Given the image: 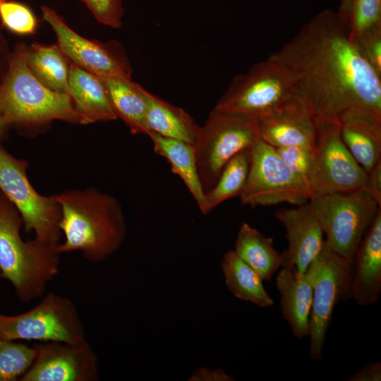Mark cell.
Here are the masks:
<instances>
[{
	"instance_id": "cell-1",
	"label": "cell",
	"mask_w": 381,
	"mask_h": 381,
	"mask_svg": "<svg viewBox=\"0 0 381 381\" xmlns=\"http://www.w3.org/2000/svg\"><path fill=\"white\" fill-rule=\"evenodd\" d=\"M315 117L360 108L381 114V75L361 54L338 13L326 8L270 56Z\"/></svg>"
},
{
	"instance_id": "cell-2",
	"label": "cell",
	"mask_w": 381,
	"mask_h": 381,
	"mask_svg": "<svg viewBox=\"0 0 381 381\" xmlns=\"http://www.w3.org/2000/svg\"><path fill=\"white\" fill-rule=\"evenodd\" d=\"M61 209L64 242L60 253L80 251L92 262H102L121 247L127 226L118 200L94 187L67 190L53 195Z\"/></svg>"
},
{
	"instance_id": "cell-3",
	"label": "cell",
	"mask_w": 381,
	"mask_h": 381,
	"mask_svg": "<svg viewBox=\"0 0 381 381\" xmlns=\"http://www.w3.org/2000/svg\"><path fill=\"white\" fill-rule=\"evenodd\" d=\"M22 217L0 191V277L13 286L18 299L28 303L40 297L47 284L59 272L57 246L36 238L24 241Z\"/></svg>"
},
{
	"instance_id": "cell-4",
	"label": "cell",
	"mask_w": 381,
	"mask_h": 381,
	"mask_svg": "<svg viewBox=\"0 0 381 381\" xmlns=\"http://www.w3.org/2000/svg\"><path fill=\"white\" fill-rule=\"evenodd\" d=\"M0 115L17 130L47 126L55 120L81 124L69 95L49 89L31 73L24 59L23 42L12 50L0 85Z\"/></svg>"
},
{
	"instance_id": "cell-5",
	"label": "cell",
	"mask_w": 381,
	"mask_h": 381,
	"mask_svg": "<svg viewBox=\"0 0 381 381\" xmlns=\"http://www.w3.org/2000/svg\"><path fill=\"white\" fill-rule=\"evenodd\" d=\"M259 138L258 119L213 108L193 145L199 178L205 195L216 184L226 164Z\"/></svg>"
},
{
	"instance_id": "cell-6",
	"label": "cell",
	"mask_w": 381,
	"mask_h": 381,
	"mask_svg": "<svg viewBox=\"0 0 381 381\" xmlns=\"http://www.w3.org/2000/svg\"><path fill=\"white\" fill-rule=\"evenodd\" d=\"M307 203L326 236V243L349 260L380 208L365 189L315 195Z\"/></svg>"
},
{
	"instance_id": "cell-7",
	"label": "cell",
	"mask_w": 381,
	"mask_h": 381,
	"mask_svg": "<svg viewBox=\"0 0 381 381\" xmlns=\"http://www.w3.org/2000/svg\"><path fill=\"white\" fill-rule=\"evenodd\" d=\"M28 162L11 155L0 144V191L20 213L24 229L35 238L52 246L61 243V209L53 195H42L30 182Z\"/></svg>"
},
{
	"instance_id": "cell-8",
	"label": "cell",
	"mask_w": 381,
	"mask_h": 381,
	"mask_svg": "<svg viewBox=\"0 0 381 381\" xmlns=\"http://www.w3.org/2000/svg\"><path fill=\"white\" fill-rule=\"evenodd\" d=\"M352 260L333 251L324 241L323 246L308 267L313 286L310 316L309 357L321 361L325 337L336 305L351 299Z\"/></svg>"
},
{
	"instance_id": "cell-9",
	"label": "cell",
	"mask_w": 381,
	"mask_h": 381,
	"mask_svg": "<svg viewBox=\"0 0 381 381\" xmlns=\"http://www.w3.org/2000/svg\"><path fill=\"white\" fill-rule=\"evenodd\" d=\"M315 119L317 136L309 178L311 196L365 189L368 175L342 141L338 119Z\"/></svg>"
},
{
	"instance_id": "cell-10",
	"label": "cell",
	"mask_w": 381,
	"mask_h": 381,
	"mask_svg": "<svg viewBox=\"0 0 381 381\" xmlns=\"http://www.w3.org/2000/svg\"><path fill=\"white\" fill-rule=\"evenodd\" d=\"M296 98L286 73L269 57L254 64L246 73L234 77L214 108L258 119Z\"/></svg>"
},
{
	"instance_id": "cell-11",
	"label": "cell",
	"mask_w": 381,
	"mask_h": 381,
	"mask_svg": "<svg viewBox=\"0 0 381 381\" xmlns=\"http://www.w3.org/2000/svg\"><path fill=\"white\" fill-rule=\"evenodd\" d=\"M0 337L12 341L68 343L86 339L74 303L53 292L28 311L16 315L0 313Z\"/></svg>"
},
{
	"instance_id": "cell-12",
	"label": "cell",
	"mask_w": 381,
	"mask_h": 381,
	"mask_svg": "<svg viewBox=\"0 0 381 381\" xmlns=\"http://www.w3.org/2000/svg\"><path fill=\"white\" fill-rule=\"evenodd\" d=\"M239 197L243 205L252 207L279 203L298 206L308 202L311 194L275 147L258 138L250 147L249 170Z\"/></svg>"
},
{
	"instance_id": "cell-13",
	"label": "cell",
	"mask_w": 381,
	"mask_h": 381,
	"mask_svg": "<svg viewBox=\"0 0 381 381\" xmlns=\"http://www.w3.org/2000/svg\"><path fill=\"white\" fill-rule=\"evenodd\" d=\"M41 11L43 20L49 24L57 44L71 63L97 76L131 80L133 68L120 42L87 39L72 30L52 8L42 6Z\"/></svg>"
},
{
	"instance_id": "cell-14",
	"label": "cell",
	"mask_w": 381,
	"mask_h": 381,
	"mask_svg": "<svg viewBox=\"0 0 381 381\" xmlns=\"http://www.w3.org/2000/svg\"><path fill=\"white\" fill-rule=\"evenodd\" d=\"M35 360L20 381H97L99 363L85 339L78 342L39 341Z\"/></svg>"
},
{
	"instance_id": "cell-15",
	"label": "cell",
	"mask_w": 381,
	"mask_h": 381,
	"mask_svg": "<svg viewBox=\"0 0 381 381\" xmlns=\"http://www.w3.org/2000/svg\"><path fill=\"white\" fill-rule=\"evenodd\" d=\"M284 226L287 248L282 253V267L294 269L298 273L306 272L320 252L324 233L312 214L308 203L295 208L282 209L274 214Z\"/></svg>"
},
{
	"instance_id": "cell-16",
	"label": "cell",
	"mask_w": 381,
	"mask_h": 381,
	"mask_svg": "<svg viewBox=\"0 0 381 381\" xmlns=\"http://www.w3.org/2000/svg\"><path fill=\"white\" fill-rule=\"evenodd\" d=\"M258 135L274 147L314 149L317 126L314 115L297 98L279 109L258 119Z\"/></svg>"
},
{
	"instance_id": "cell-17",
	"label": "cell",
	"mask_w": 381,
	"mask_h": 381,
	"mask_svg": "<svg viewBox=\"0 0 381 381\" xmlns=\"http://www.w3.org/2000/svg\"><path fill=\"white\" fill-rule=\"evenodd\" d=\"M381 293V208L352 259L351 299L361 306L376 303Z\"/></svg>"
},
{
	"instance_id": "cell-18",
	"label": "cell",
	"mask_w": 381,
	"mask_h": 381,
	"mask_svg": "<svg viewBox=\"0 0 381 381\" xmlns=\"http://www.w3.org/2000/svg\"><path fill=\"white\" fill-rule=\"evenodd\" d=\"M338 122L342 141L368 174L381 160V114L354 108L341 114Z\"/></svg>"
},
{
	"instance_id": "cell-19",
	"label": "cell",
	"mask_w": 381,
	"mask_h": 381,
	"mask_svg": "<svg viewBox=\"0 0 381 381\" xmlns=\"http://www.w3.org/2000/svg\"><path fill=\"white\" fill-rule=\"evenodd\" d=\"M282 317L297 339L308 337L313 302V286L309 272L301 274L282 267L276 277Z\"/></svg>"
},
{
	"instance_id": "cell-20",
	"label": "cell",
	"mask_w": 381,
	"mask_h": 381,
	"mask_svg": "<svg viewBox=\"0 0 381 381\" xmlns=\"http://www.w3.org/2000/svg\"><path fill=\"white\" fill-rule=\"evenodd\" d=\"M68 95L81 117V124L118 119L100 78L73 63L69 71Z\"/></svg>"
},
{
	"instance_id": "cell-21",
	"label": "cell",
	"mask_w": 381,
	"mask_h": 381,
	"mask_svg": "<svg viewBox=\"0 0 381 381\" xmlns=\"http://www.w3.org/2000/svg\"><path fill=\"white\" fill-rule=\"evenodd\" d=\"M145 121L150 131L193 145L200 126L183 109L172 105L145 88Z\"/></svg>"
},
{
	"instance_id": "cell-22",
	"label": "cell",
	"mask_w": 381,
	"mask_h": 381,
	"mask_svg": "<svg viewBox=\"0 0 381 381\" xmlns=\"http://www.w3.org/2000/svg\"><path fill=\"white\" fill-rule=\"evenodd\" d=\"M23 56L31 73L49 89L68 94L71 61L59 44L23 43Z\"/></svg>"
},
{
	"instance_id": "cell-23",
	"label": "cell",
	"mask_w": 381,
	"mask_h": 381,
	"mask_svg": "<svg viewBox=\"0 0 381 381\" xmlns=\"http://www.w3.org/2000/svg\"><path fill=\"white\" fill-rule=\"evenodd\" d=\"M147 135L153 143L155 152L167 160L172 172L182 179L203 214L205 193L199 178L193 145L152 131Z\"/></svg>"
},
{
	"instance_id": "cell-24",
	"label": "cell",
	"mask_w": 381,
	"mask_h": 381,
	"mask_svg": "<svg viewBox=\"0 0 381 381\" xmlns=\"http://www.w3.org/2000/svg\"><path fill=\"white\" fill-rule=\"evenodd\" d=\"M98 77L107 90L117 118L126 124L132 134L148 135L144 88L132 79Z\"/></svg>"
},
{
	"instance_id": "cell-25",
	"label": "cell",
	"mask_w": 381,
	"mask_h": 381,
	"mask_svg": "<svg viewBox=\"0 0 381 381\" xmlns=\"http://www.w3.org/2000/svg\"><path fill=\"white\" fill-rule=\"evenodd\" d=\"M234 250L263 281L269 282L282 267V255L274 248L272 238L248 223L241 225Z\"/></svg>"
},
{
	"instance_id": "cell-26",
	"label": "cell",
	"mask_w": 381,
	"mask_h": 381,
	"mask_svg": "<svg viewBox=\"0 0 381 381\" xmlns=\"http://www.w3.org/2000/svg\"><path fill=\"white\" fill-rule=\"evenodd\" d=\"M221 268L225 284L235 297L260 308L273 306V299L265 290L262 278L234 250L224 255Z\"/></svg>"
},
{
	"instance_id": "cell-27",
	"label": "cell",
	"mask_w": 381,
	"mask_h": 381,
	"mask_svg": "<svg viewBox=\"0 0 381 381\" xmlns=\"http://www.w3.org/2000/svg\"><path fill=\"white\" fill-rule=\"evenodd\" d=\"M250 161L248 148L236 154L226 164L216 184L205 195L203 214H207L222 202L240 195L246 181Z\"/></svg>"
},
{
	"instance_id": "cell-28",
	"label": "cell",
	"mask_w": 381,
	"mask_h": 381,
	"mask_svg": "<svg viewBox=\"0 0 381 381\" xmlns=\"http://www.w3.org/2000/svg\"><path fill=\"white\" fill-rule=\"evenodd\" d=\"M337 12L351 40L381 27V0H341Z\"/></svg>"
},
{
	"instance_id": "cell-29",
	"label": "cell",
	"mask_w": 381,
	"mask_h": 381,
	"mask_svg": "<svg viewBox=\"0 0 381 381\" xmlns=\"http://www.w3.org/2000/svg\"><path fill=\"white\" fill-rule=\"evenodd\" d=\"M35 348L0 337V381H16L32 365Z\"/></svg>"
},
{
	"instance_id": "cell-30",
	"label": "cell",
	"mask_w": 381,
	"mask_h": 381,
	"mask_svg": "<svg viewBox=\"0 0 381 381\" xmlns=\"http://www.w3.org/2000/svg\"><path fill=\"white\" fill-rule=\"evenodd\" d=\"M1 25L18 35H32L37 28V19L32 10L20 2L8 0L0 4Z\"/></svg>"
},
{
	"instance_id": "cell-31",
	"label": "cell",
	"mask_w": 381,
	"mask_h": 381,
	"mask_svg": "<svg viewBox=\"0 0 381 381\" xmlns=\"http://www.w3.org/2000/svg\"><path fill=\"white\" fill-rule=\"evenodd\" d=\"M275 149L289 170L310 191L309 178L313 150L296 145L275 147Z\"/></svg>"
},
{
	"instance_id": "cell-32",
	"label": "cell",
	"mask_w": 381,
	"mask_h": 381,
	"mask_svg": "<svg viewBox=\"0 0 381 381\" xmlns=\"http://www.w3.org/2000/svg\"><path fill=\"white\" fill-rule=\"evenodd\" d=\"M96 20L107 26L119 29L122 26L124 10L122 0H81Z\"/></svg>"
},
{
	"instance_id": "cell-33",
	"label": "cell",
	"mask_w": 381,
	"mask_h": 381,
	"mask_svg": "<svg viewBox=\"0 0 381 381\" xmlns=\"http://www.w3.org/2000/svg\"><path fill=\"white\" fill-rule=\"evenodd\" d=\"M352 40L364 58L381 75V27L369 30Z\"/></svg>"
},
{
	"instance_id": "cell-34",
	"label": "cell",
	"mask_w": 381,
	"mask_h": 381,
	"mask_svg": "<svg viewBox=\"0 0 381 381\" xmlns=\"http://www.w3.org/2000/svg\"><path fill=\"white\" fill-rule=\"evenodd\" d=\"M189 381H234L235 379L222 368L213 369L201 367L195 369L188 378Z\"/></svg>"
},
{
	"instance_id": "cell-35",
	"label": "cell",
	"mask_w": 381,
	"mask_h": 381,
	"mask_svg": "<svg viewBox=\"0 0 381 381\" xmlns=\"http://www.w3.org/2000/svg\"><path fill=\"white\" fill-rule=\"evenodd\" d=\"M368 181L365 190L370 197L381 205V160L368 174Z\"/></svg>"
},
{
	"instance_id": "cell-36",
	"label": "cell",
	"mask_w": 381,
	"mask_h": 381,
	"mask_svg": "<svg viewBox=\"0 0 381 381\" xmlns=\"http://www.w3.org/2000/svg\"><path fill=\"white\" fill-rule=\"evenodd\" d=\"M349 381H380L381 380V363L373 362L361 368L353 374Z\"/></svg>"
},
{
	"instance_id": "cell-37",
	"label": "cell",
	"mask_w": 381,
	"mask_h": 381,
	"mask_svg": "<svg viewBox=\"0 0 381 381\" xmlns=\"http://www.w3.org/2000/svg\"><path fill=\"white\" fill-rule=\"evenodd\" d=\"M11 55L12 50L10 49L4 36L0 32V85L8 72Z\"/></svg>"
},
{
	"instance_id": "cell-38",
	"label": "cell",
	"mask_w": 381,
	"mask_h": 381,
	"mask_svg": "<svg viewBox=\"0 0 381 381\" xmlns=\"http://www.w3.org/2000/svg\"><path fill=\"white\" fill-rule=\"evenodd\" d=\"M10 129V125L4 118L0 115V144H1V142L6 138L8 132Z\"/></svg>"
},
{
	"instance_id": "cell-39",
	"label": "cell",
	"mask_w": 381,
	"mask_h": 381,
	"mask_svg": "<svg viewBox=\"0 0 381 381\" xmlns=\"http://www.w3.org/2000/svg\"><path fill=\"white\" fill-rule=\"evenodd\" d=\"M6 1H8V0H0V4H1L2 2H4Z\"/></svg>"
},
{
	"instance_id": "cell-40",
	"label": "cell",
	"mask_w": 381,
	"mask_h": 381,
	"mask_svg": "<svg viewBox=\"0 0 381 381\" xmlns=\"http://www.w3.org/2000/svg\"><path fill=\"white\" fill-rule=\"evenodd\" d=\"M80 1H81V0H79Z\"/></svg>"
}]
</instances>
